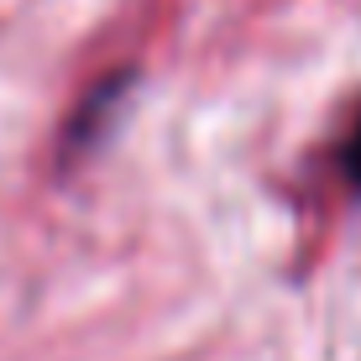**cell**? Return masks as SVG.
I'll list each match as a JSON object with an SVG mask.
<instances>
[{
  "label": "cell",
  "instance_id": "6da1fadb",
  "mask_svg": "<svg viewBox=\"0 0 361 361\" xmlns=\"http://www.w3.org/2000/svg\"><path fill=\"white\" fill-rule=\"evenodd\" d=\"M126 84H131V73H110V79L99 84V90L84 99L79 110H73V121H68V152H73V147H90L94 136H99V126L110 121V105L121 99V90H126Z\"/></svg>",
  "mask_w": 361,
  "mask_h": 361
},
{
  "label": "cell",
  "instance_id": "7a4b0ae2",
  "mask_svg": "<svg viewBox=\"0 0 361 361\" xmlns=\"http://www.w3.org/2000/svg\"><path fill=\"white\" fill-rule=\"evenodd\" d=\"M341 168H345V178H351V189L361 194V121L351 126V136H345V147H341Z\"/></svg>",
  "mask_w": 361,
  "mask_h": 361
}]
</instances>
